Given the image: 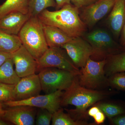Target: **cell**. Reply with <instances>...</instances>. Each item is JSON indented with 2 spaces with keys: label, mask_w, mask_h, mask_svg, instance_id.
I'll return each instance as SVG.
<instances>
[{
  "label": "cell",
  "mask_w": 125,
  "mask_h": 125,
  "mask_svg": "<svg viewBox=\"0 0 125 125\" xmlns=\"http://www.w3.org/2000/svg\"><path fill=\"white\" fill-rule=\"evenodd\" d=\"M43 24L57 27L71 37H82L87 27L81 19L79 9L67 4L56 11L44 10L38 16Z\"/></svg>",
  "instance_id": "obj_1"
},
{
  "label": "cell",
  "mask_w": 125,
  "mask_h": 125,
  "mask_svg": "<svg viewBox=\"0 0 125 125\" xmlns=\"http://www.w3.org/2000/svg\"><path fill=\"white\" fill-rule=\"evenodd\" d=\"M18 36L23 46L37 61L49 48L44 35L42 24L38 16L30 17Z\"/></svg>",
  "instance_id": "obj_2"
},
{
  "label": "cell",
  "mask_w": 125,
  "mask_h": 125,
  "mask_svg": "<svg viewBox=\"0 0 125 125\" xmlns=\"http://www.w3.org/2000/svg\"><path fill=\"white\" fill-rule=\"evenodd\" d=\"M76 76L69 88L63 93L61 104L74 105L76 107L74 111L83 112L90 106L102 99L104 94L101 92L83 87Z\"/></svg>",
  "instance_id": "obj_3"
},
{
  "label": "cell",
  "mask_w": 125,
  "mask_h": 125,
  "mask_svg": "<svg viewBox=\"0 0 125 125\" xmlns=\"http://www.w3.org/2000/svg\"><path fill=\"white\" fill-rule=\"evenodd\" d=\"M38 74L42 90L46 94L58 90L65 91L78 75L70 72L55 67L42 69Z\"/></svg>",
  "instance_id": "obj_4"
},
{
  "label": "cell",
  "mask_w": 125,
  "mask_h": 125,
  "mask_svg": "<svg viewBox=\"0 0 125 125\" xmlns=\"http://www.w3.org/2000/svg\"><path fill=\"white\" fill-rule=\"evenodd\" d=\"M84 39L93 48L95 54L109 56L125 50V47L116 42L111 34L104 29L94 30L85 34Z\"/></svg>",
  "instance_id": "obj_5"
},
{
  "label": "cell",
  "mask_w": 125,
  "mask_h": 125,
  "mask_svg": "<svg viewBox=\"0 0 125 125\" xmlns=\"http://www.w3.org/2000/svg\"><path fill=\"white\" fill-rule=\"evenodd\" d=\"M61 47H49L37 61V71L48 67L65 70L79 75L80 70L73 64Z\"/></svg>",
  "instance_id": "obj_6"
},
{
  "label": "cell",
  "mask_w": 125,
  "mask_h": 125,
  "mask_svg": "<svg viewBox=\"0 0 125 125\" xmlns=\"http://www.w3.org/2000/svg\"><path fill=\"white\" fill-rule=\"evenodd\" d=\"M63 93L58 90L45 95H38L28 99L18 101H10L2 103L9 107L18 106H27L47 109L52 114L60 109Z\"/></svg>",
  "instance_id": "obj_7"
},
{
  "label": "cell",
  "mask_w": 125,
  "mask_h": 125,
  "mask_svg": "<svg viewBox=\"0 0 125 125\" xmlns=\"http://www.w3.org/2000/svg\"><path fill=\"white\" fill-rule=\"evenodd\" d=\"M61 48L78 68L84 66L88 58L95 54L92 46L82 37L74 38Z\"/></svg>",
  "instance_id": "obj_8"
},
{
  "label": "cell",
  "mask_w": 125,
  "mask_h": 125,
  "mask_svg": "<svg viewBox=\"0 0 125 125\" xmlns=\"http://www.w3.org/2000/svg\"><path fill=\"white\" fill-rule=\"evenodd\" d=\"M107 60L95 61L88 58L86 64L81 68L79 74L80 85L90 88H94L105 80L104 68Z\"/></svg>",
  "instance_id": "obj_9"
},
{
  "label": "cell",
  "mask_w": 125,
  "mask_h": 125,
  "mask_svg": "<svg viewBox=\"0 0 125 125\" xmlns=\"http://www.w3.org/2000/svg\"><path fill=\"white\" fill-rule=\"evenodd\" d=\"M115 0H98L79 9L81 19L87 27L92 28L110 13Z\"/></svg>",
  "instance_id": "obj_10"
},
{
  "label": "cell",
  "mask_w": 125,
  "mask_h": 125,
  "mask_svg": "<svg viewBox=\"0 0 125 125\" xmlns=\"http://www.w3.org/2000/svg\"><path fill=\"white\" fill-rule=\"evenodd\" d=\"M36 108L27 106L10 107L0 109V118L16 125H33L35 123Z\"/></svg>",
  "instance_id": "obj_11"
},
{
  "label": "cell",
  "mask_w": 125,
  "mask_h": 125,
  "mask_svg": "<svg viewBox=\"0 0 125 125\" xmlns=\"http://www.w3.org/2000/svg\"><path fill=\"white\" fill-rule=\"evenodd\" d=\"M42 90L38 74H34L21 78L19 81L15 85L14 101L25 100L37 96Z\"/></svg>",
  "instance_id": "obj_12"
},
{
  "label": "cell",
  "mask_w": 125,
  "mask_h": 125,
  "mask_svg": "<svg viewBox=\"0 0 125 125\" xmlns=\"http://www.w3.org/2000/svg\"><path fill=\"white\" fill-rule=\"evenodd\" d=\"M15 71L20 78L36 74L37 62L23 45L12 54Z\"/></svg>",
  "instance_id": "obj_13"
},
{
  "label": "cell",
  "mask_w": 125,
  "mask_h": 125,
  "mask_svg": "<svg viewBox=\"0 0 125 125\" xmlns=\"http://www.w3.org/2000/svg\"><path fill=\"white\" fill-rule=\"evenodd\" d=\"M125 22V0H115L107 19V23L116 38L120 36Z\"/></svg>",
  "instance_id": "obj_14"
},
{
  "label": "cell",
  "mask_w": 125,
  "mask_h": 125,
  "mask_svg": "<svg viewBox=\"0 0 125 125\" xmlns=\"http://www.w3.org/2000/svg\"><path fill=\"white\" fill-rule=\"evenodd\" d=\"M29 14L15 12L0 19V31L12 35H18L24 25L30 18Z\"/></svg>",
  "instance_id": "obj_15"
},
{
  "label": "cell",
  "mask_w": 125,
  "mask_h": 125,
  "mask_svg": "<svg viewBox=\"0 0 125 125\" xmlns=\"http://www.w3.org/2000/svg\"><path fill=\"white\" fill-rule=\"evenodd\" d=\"M43 28L46 41L49 47H61L62 45L73 38L54 26L43 24Z\"/></svg>",
  "instance_id": "obj_16"
},
{
  "label": "cell",
  "mask_w": 125,
  "mask_h": 125,
  "mask_svg": "<svg viewBox=\"0 0 125 125\" xmlns=\"http://www.w3.org/2000/svg\"><path fill=\"white\" fill-rule=\"evenodd\" d=\"M12 58H9L0 66V83L15 85L20 80L14 69Z\"/></svg>",
  "instance_id": "obj_17"
},
{
  "label": "cell",
  "mask_w": 125,
  "mask_h": 125,
  "mask_svg": "<svg viewBox=\"0 0 125 125\" xmlns=\"http://www.w3.org/2000/svg\"><path fill=\"white\" fill-rule=\"evenodd\" d=\"M29 0H6L0 5V19L11 13L28 14Z\"/></svg>",
  "instance_id": "obj_18"
},
{
  "label": "cell",
  "mask_w": 125,
  "mask_h": 125,
  "mask_svg": "<svg viewBox=\"0 0 125 125\" xmlns=\"http://www.w3.org/2000/svg\"><path fill=\"white\" fill-rule=\"evenodd\" d=\"M22 45L18 35L9 34L0 31V52L12 54Z\"/></svg>",
  "instance_id": "obj_19"
},
{
  "label": "cell",
  "mask_w": 125,
  "mask_h": 125,
  "mask_svg": "<svg viewBox=\"0 0 125 125\" xmlns=\"http://www.w3.org/2000/svg\"><path fill=\"white\" fill-rule=\"evenodd\" d=\"M108 57L106 62L108 74L111 75L119 72H125V50Z\"/></svg>",
  "instance_id": "obj_20"
},
{
  "label": "cell",
  "mask_w": 125,
  "mask_h": 125,
  "mask_svg": "<svg viewBox=\"0 0 125 125\" xmlns=\"http://www.w3.org/2000/svg\"><path fill=\"white\" fill-rule=\"evenodd\" d=\"M28 5L30 17H37L47 8L56 7V4L54 0H29Z\"/></svg>",
  "instance_id": "obj_21"
},
{
  "label": "cell",
  "mask_w": 125,
  "mask_h": 125,
  "mask_svg": "<svg viewBox=\"0 0 125 125\" xmlns=\"http://www.w3.org/2000/svg\"><path fill=\"white\" fill-rule=\"evenodd\" d=\"M52 125H84V123L74 120L70 115L64 113L62 109H58L52 114Z\"/></svg>",
  "instance_id": "obj_22"
},
{
  "label": "cell",
  "mask_w": 125,
  "mask_h": 125,
  "mask_svg": "<svg viewBox=\"0 0 125 125\" xmlns=\"http://www.w3.org/2000/svg\"><path fill=\"white\" fill-rule=\"evenodd\" d=\"M98 107L105 115L111 119L114 117L125 113V107L116 103H103Z\"/></svg>",
  "instance_id": "obj_23"
},
{
  "label": "cell",
  "mask_w": 125,
  "mask_h": 125,
  "mask_svg": "<svg viewBox=\"0 0 125 125\" xmlns=\"http://www.w3.org/2000/svg\"><path fill=\"white\" fill-rule=\"evenodd\" d=\"M52 114L45 108H39L37 110L35 123L37 125H49L51 124Z\"/></svg>",
  "instance_id": "obj_24"
},
{
  "label": "cell",
  "mask_w": 125,
  "mask_h": 125,
  "mask_svg": "<svg viewBox=\"0 0 125 125\" xmlns=\"http://www.w3.org/2000/svg\"><path fill=\"white\" fill-rule=\"evenodd\" d=\"M109 80L112 87L118 90L125 91V72H121L111 75Z\"/></svg>",
  "instance_id": "obj_25"
},
{
  "label": "cell",
  "mask_w": 125,
  "mask_h": 125,
  "mask_svg": "<svg viewBox=\"0 0 125 125\" xmlns=\"http://www.w3.org/2000/svg\"><path fill=\"white\" fill-rule=\"evenodd\" d=\"M15 85L0 83V103L14 101Z\"/></svg>",
  "instance_id": "obj_26"
},
{
  "label": "cell",
  "mask_w": 125,
  "mask_h": 125,
  "mask_svg": "<svg viewBox=\"0 0 125 125\" xmlns=\"http://www.w3.org/2000/svg\"><path fill=\"white\" fill-rule=\"evenodd\" d=\"M98 0H71V2L79 9L94 3Z\"/></svg>",
  "instance_id": "obj_27"
},
{
  "label": "cell",
  "mask_w": 125,
  "mask_h": 125,
  "mask_svg": "<svg viewBox=\"0 0 125 125\" xmlns=\"http://www.w3.org/2000/svg\"><path fill=\"white\" fill-rule=\"evenodd\" d=\"M111 119L113 125H125V113L114 117Z\"/></svg>",
  "instance_id": "obj_28"
},
{
  "label": "cell",
  "mask_w": 125,
  "mask_h": 125,
  "mask_svg": "<svg viewBox=\"0 0 125 125\" xmlns=\"http://www.w3.org/2000/svg\"><path fill=\"white\" fill-rule=\"evenodd\" d=\"M93 117L94 119L95 123L98 125L104 123L106 118L105 114L101 110L97 112Z\"/></svg>",
  "instance_id": "obj_29"
},
{
  "label": "cell",
  "mask_w": 125,
  "mask_h": 125,
  "mask_svg": "<svg viewBox=\"0 0 125 125\" xmlns=\"http://www.w3.org/2000/svg\"><path fill=\"white\" fill-rule=\"evenodd\" d=\"M11 56L12 54L0 52V66L8 59L11 58Z\"/></svg>",
  "instance_id": "obj_30"
},
{
  "label": "cell",
  "mask_w": 125,
  "mask_h": 125,
  "mask_svg": "<svg viewBox=\"0 0 125 125\" xmlns=\"http://www.w3.org/2000/svg\"><path fill=\"white\" fill-rule=\"evenodd\" d=\"M55 1L57 8L58 9H61L65 5L71 3V0H55Z\"/></svg>",
  "instance_id": "obj_31"
},
{
  "label": "cell",
  "mask_w": 125,
  "mask_h": 125,
  "mask_svg": "<svg viewBox=\"0 0 125 125\" xmlns=\"http://www.w3.org/2000/svg\"><path fill=\"white\" fill-rule=\"evenodd\" d=\"M120 44L122 46L125 48V22L122 30L120 34Z\"/></svg>",
  "instance_id": "obj_32"
},
{
  "label": "cell",
  "mask_w": 125,
  "mask_h": 125,
  "mask_svg": "<svg viewBox=\"0 0 125 125\" xmlns=\"http://www.w3.org/2000/svg\"><path fill=\"white\" fill-rule=\"evenodd\" d=\"M9 122L6 121L4 120H2L1 118H0V125H9Z\"/></svg>",
  "instance_id": "obj_33"
},
{
  "label": "cell",
  "mask_w": 125,
  "mask_h": 125,
  "mask_svg": "<svg viewBox=\"0 0 125 125\" xmlns=\"http://www.w3.org/2000/svg\"><path fill=\"white\" fill-rule=\"evenodd\" d=\"M2 103H0V109L2 108Z\"/></svg>",
  "instance_id": "obj_34"
}]
</instances>
